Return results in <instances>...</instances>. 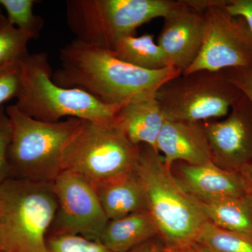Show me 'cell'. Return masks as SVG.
I'll list each match as a JSON object with an SVG mask.
<instances>
[{"label": "cell", "instance_id": "cell-28", "mask_svg": "<svg viewBox=\"0 0 252 252\" xmlns=\"http://www.w3.org/2000/svg\"><path fill=\"white\" fill-rule=\"evenodd\" d=\"M165 248L158 237H156L127 252H165Z\"/></svg>", "mask_w": 252, "mask_h": 252}, {"label": "cell", "instance_id": "cell-5", "mask_svg": "<svg viewBox=\"0 0 252 252\" xmlns=\"http://www.w3.org/2000/svg\"><path fill=\"white\" fill-rule=\"evenodd\" d=\"M6 112L11 127L8 149L10 177L54 182L61 172L66 149L85 121L69 118L58 122H40L22 114L14 104L8 106Z\"/></svg>", "mask_w": 252, "mask_h": 252}, {"label": "cell", "instance_id": "cell-7", "mask_svg": "<svg viewBox=\"0 0 252 252\" xmlns=\"http://www.w3.org/2000/svg\"><path fill=\"white\" fill-rule=\"evenodd\" d=\"M243 95L223 69L182 73L165 82L156 98L167 120L203 122L226 117Z\"/></svg>", "mask_w": 252, "mask_h": 252}, {"label": "cell", "instance_id": "cell-33", "mask_svg": "<svg viewBox=\"0 0 252 252\" xmlns=\"http://www.w3.org/2000/svg\"></svg>", "mask_w": 252, "mask_h": 252}, {"label": "cell", "instance_id": "cell-25", "mask_svg": "<svg viewBox=\"0 0 252 252\" xmlns=\"http://www.w3.org/2000/svg\"><path fill=\"white\" fill-rule=\"evenodd\" d=\"M11 138V124L3 106L0 107V185L10 177L8 149Z\"/></svg>", "mask_w": 252, "mask_h": 252}, {"label": "cell", "instance_id": "cell-29", "mask_svg": "<svg viewBox=\"0 0 252 252\" xmlns=\"http://www.w3.org/2000/svg\"><path fill=\"white\" fill-rule=\"evenodd\" d=\"M240 173L245 180L248 193L252 197V164L244 167Z\"/></svg>", "mask_w": 252, "mask_h": 252}, {"label": "cell", "instance_id": "cell-13", "mask_svg": "<svg viewBox=\"0 0 252 252\" xmlns=\"http://www.w3.org/2000/svg\"><path fill=\"white\" fill-rule=\"evenodd\" d=\"M171 170L181 186L200 203L248 194L240 172L228 171L212 162L198 165L177 162Z\"/></svg>", "mask_w": 252, "mask_h": 252}, {"label": "cell", "instance_id": "cell-2", "mask_svg": "<svg viewBox=\"0 0 252 252\" xmlns=\"http://www.w3.org/2000/svg\"><path fill=\"white\" fill-rule=\"evenodd\" d=\"M135 170L145 192L147 211L165 250L182 251L195 243L208 220L201 204L181 186L160 153L140 144Z\"/></svg>", "mask_w": 252, "mask_h": 252}, {"label": "cell", "instance_id": "cell-21", "mask_svg": "<svg viewBox=\"0 0 252 252\" xmlns=\"http://www.w3.org/2000/svg\"><path fill=\"white\" fill-rule=\"evenodd\" d=\"M32 38L9 22L0 9V67L18 63L29 52L28 44Z\"/></svg>", "mask_w": 252, "mask_h": 252}, {"label": "cell", "instance_id": "cell-23", "mask_svg": "<svg viewBox=\"0 0 252 252\" xmlns=\"http://www.w3.org/2000/svg\"><path fill=\"white\" fill-rule=\"evenodd\" d=\"M46 248L48 252H112L98 240L74 234H49Z\"/></svg>", "mask_w": 252, "mask_h": 252}, {"label": "cell", "instance_id": "cell-24", "mask_svg": "<svg viewBox=\"0 0 252 252\" xmlns=\"http://www.w3.org/2000/svg\"><path fill=\"white\" fill-rule=\"evenodd\" d=\"M21 86L20 63H14L0 67V107L10 99L17 98Z\"/></svg>", "mask_w": 252, "mask_h": 252}, {"label": "cell", "instance_id": "cell-12", "mask_svg": "<svg viewBox=\"0 0 252 252\" xmlns=\"http://www.w3.org/2000/svg\"><path fill=\"white\" fill-rule=\"evenodd\" d=\"M164 18L157 44L165 55L168 67L187 70L198 56L205 32L204 13L179 0Z\"/></svg>", "mask_w": 252, "mask_h": 252}, {"label": "cell", "instance_id": "cell-10", "mask_svg": "<svg viewBox=\"0 0 252 252\" xmlns=\"http://www.w3.org/2000/svg\"><path fill=\"white\" fill-rule=\"evenodd\" d=\"M53 185L59 207L51 234L79 235L98 240L109 220L94 185L75 172L62 171Z\"/></svg>", "mask_w": 252, "mask_h": 252}, {"label": "cell", "instance_id": "cell-1", "mask_svg": "<svg viewBox=\"0 0 252 252\" xmlns=\"http://www.w3.org/2000/svg\"><path fill=\"white\" fill-rule=\"evenodd\" d=\"M58 85L85 91L112 105L148 98L167 81L182 74L173 67L149 70L123 61L111 50L74 39L60 49Z\"/></svg>", "mask_w": 252, "mask_h": 252}, {"label": "cell", "instance_id": "cell-27", "mask_svg": "<svg viewBox=\"0 0 252 252\" xmlns=\"http://www.w3.org/2000/svg\"><path fill=\"white\" fill-rule=\"evenodd\" d=\"M225 6L230 14L243 18L252 32V0H227Z\"/></svg>", "mask_w": 252, "mask_h": 252}, {"label": "cell", "instance_id": "cell-31", "mask_svg": "<svg viewBox=\"0 0 252 252\" xmlns=\"http://www.w3.org/2000/svg\"><path fill=\"white\" fill-rule=\"evenodd\" d=\"M165 252H180V251H170V250H165Z\"/></svg>", "mask_w": 252, "mask_h": 252}, {"label": "cell", "instance_id": "cell-19", "mask_svg": "<svg viewBox=\"0 0 252 252\" xmlns=\"http://www.w3.org/2000/svg\"><path fill=\"white\" fill-rule=\"evenodd\" d=\"M112 51L119 59L142 69L157 70L170 67L152 34L124 36L116 43Z\"/></svg>", "mask_w": 252, "mask_h": 252}, {"label": "cell", "instance_id": "cell-17", "mask_svg": "<svg viewBox=\"0 0 252 252\" xmlns=\"http://www.w3.org/2000/svg\"><path fill=\"white\" fill-rule=\"evenodd\" d=\"M157 236L148 211H142L109 220L98 241L112 252H127Z\"/></svg>", "mask_w": 252, "mask_h": 252}, {"label": "cell", "instance_id": "cell-22", "mask_svg": "<svg viewBox=\"0 0 252 252\" xmlns=\"http://www.w3.org/2000/svg\"><path fill=\"white\" fill-rule=\"evenodd\" d=\"M36 3L34 0H0V8L4 9L9 22L32 39L39 38L44 26V20L33 11Z\"/></svg>", "mask_w": 252, "mask_h": 252}, {"label": "cell", "instance_id": "cell-3", "mask_svg": "<svg viewBox=\"0 0 252 252\" xmlns=\"http://www.w3.org/2000/svg\"><path fill=\"white\" fill-rule=\"evenodd\" d=\"M19 63L21 91L14 105L35 120L54 123L69 117L109 122L115 119L122 107L104 103L85 91L56 84L46 53L28 54Z\"/></svg>", "mask_w": 252, "mask_h": 252}, {"label": "cell", "instance_id": "cell-20", "mask_svg": "<svg viewBox=\"0 0 252 252\" xmlns=\"http://www.w3.org/2000/svg\"><path fill=\"white\" fill-rule=\"evenodd\" d=\"M195 243L212 252H252V237L223 229L209 220Z\"/></svg>", "mask_w": 252, "mask_h": 252}, {"label": "cell", "instance_id": "cell-4", "mask_svg": "<svg viewBox=\"0 0 252 252\" xmlns=\"http://www.w3.org/2000/svg\"><path fill=\"white\" fill-rule=\"evenodd\" d=\"M59 203L53 182L9 177L0 185V242L4 252H48L46 238Z\"/></svg>", "mask_w": 252, "mask_h": 252}, {"label": "cell", "instance_id": "cell-26", "mask_svg": "<svg viewBox=\"0 0 252 252\" xmlns=\"http://www.w3.org/2000/svg\"><path fill=\"white\" fill-rule=\"evenodd\" d=\"M230 79L238 86L252 105V67L228 69Z\"/></svg>", "mask_w": 252, "mask_h": 252}, {"label": "cell", "instance_id": "cell-8", "mask_svg": "<svg viewBox=\"0 0 252 252\" xmlns=\"http://www.w3.org/2000/svg\"><path fill=\"white\" fill-rule=\"evenodd\" d=\"M138 153L139 146L127 140L115 119L85 121L63 155L61 172H75L97 185L133 170Z\"/></svg>", "mask_w": 252, "mask_h": 252}, {"label": "cell", "instance_id": "cell-16", "mask_svg": "<svg viewBox=\"0 0 252 252\" xmlns=\"http://www.w3.org/2000/svg\"><path fill=\"white\" fill-rule=\"evenodd\" d=\"M94 186L109 220L147 211L145 192L135 169Z\"/></svg>", "mask_w": 252, "mask_h": 252}, {"label": "cell", "instance_id": "cell-18", "mask_svg": "<svg viewBox=\"0 0 252 252\" xmlns=\"http://www.w3.org/2000/svg\"><path fill=\"white\" fill-rule=\"evenodd\" d=\"M209 221L223 229L252 237V197L249 194L202 202Z\"/></svg>", "mask_w": 252, "mask_h": 252}, {"label": "cell", "instance_id": "cell-14", "mask_svg": "<svg viewBox=\"0 0 252 252\" xmlns=\"http://www.w3.org/2000/svg\"><path fill=\"white\" fill-rule=\"evenodd\" d=\"M157 150L171 169L175 162L204 165L212 162L211 152L203 122L165 120L157 140Z\"/></svg>", "mask_w": 252, "mask_h": 252}, {"label": "cell", "instance_id": "cell-32", "mask_svg": "<svg viewBox=\"0 0 252 252\" xmlns=\"http://www.w3.org/2000/svg\"><path fill=\"white\" fill-rule=\"evenodd\" d=\"M0 252H2V250H1V242H0Z\"/></svg>", "mask_w": 252, "mask_h": 252}, {"label": "cell", "instance_id": "cell-30", "mask_svg": "<svg viewBox=\"0 0 252 252\" xmlns=\"http://www.w3.org/2000/svg\"><path fill=\"white\" fill-rule=\"evenodd\" d=\"M182 252H212L209 250L208 249L205 248V247L202 246L198 243H193L191 245L189 246L188 248L180 251Z\"/></svg>", "mask_w": 252, "mask_h": 252}, {"label": "cell", "instance_id": "cell-6", "mask_svg": "<svg viewBox=\"0 0 252 252\" xmlns=\"http://www.w3.org/2000/svg\"><path fill=\"white\" fill-rule=\"evenodd\" d=\"M179 4L173 0H68L66 19L77 40L112 51L124 36Z\"/></svg>", "mask_w": 252, "mask_h": 252}, {"label": "cell", "instance_id": "cell-9", "mask_svg": "<svg viewBox=\"0 0 252 252\" xmlns=\"http://www.w3.org/2000/svg\"><path fill=\"white\" fill-rule=\"evenodd\" d=\"M226 3L227 0H217L204 12L203 46L185 74L252 67V32L243 18L228 12Z\"/></svg>", "mask_w": 252, "mask_h": 252}, {"label": "cell", "instance_id": "cell-15", "mask_svg": "<svg viewBox=\"0 0 252 252\" xmlns=\"http://www.w3.org/2000/svg\"><path fill=\"white\" fill-rule=\"evenodd\" d=\"M165 120L156 95L124 104L115 119L117 126L131 143L136 146L147 144L155 150Z\"/></svg>", "mask_w": 252, "mask_h": 252}, {"label": "cell", "instance_id": "cell-11", "mask_svg": "<svg viewBox=\"0 0 252 252\" xmlns=\"http://www.w3.org/2000/svg\"><path fill=\"white\" fill-rule=\"evenodd\" d=\"M203 124L213 163L236 172L252 164V105L245 94L224 119Z\"/></svg>", "mask_w": 252, "mask_h": 252}]
</instances>
